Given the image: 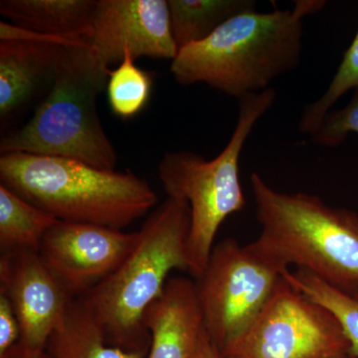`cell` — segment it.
I'll return each mask as SVG.
<instances>
[{"instance_id": "cell-1", "label": "cell", "mask_w": 358, "mask_h": 358, "mask_svg": "<svg viewBox=\"0 0 358 358\" xmlns=\"http://www.w3.org/2000/svg\"><path fill=\"white\" fill-rule=\"evenodd\" d=\"M326 3L296 0L293 9L233 16L206 39L180 49L171 74L183 86L203 83L238 99L266 91L300 65L303 18Z\"/></svg>"}, {"instance_id": "cell-2", "label": "cell", "mask_w": 358, "mask_h": 358, "mask_svg": "<svg viewBox=\"0 0 358 358\" xmlns=\"http://www.w3.org/2000/svg\"><path fill=\"white\" fill-rule=\"evenodd\" d=\"M261 232L251 245L282 268L296 266L334 288L358 294V214L317 195L281 192L250 178Z\"/></svg>"}, {"instance_id": "cell-3", "label": "cell", "mask_w": 358, "mask_h": 358, "mask_svg": "<svg viewBox=\"0 0 358 358\" xmlns=\"http://www.w3.org/2000/svg\"><path fill=\"white\" fill-rule=\"evenodd\" d=\"M190 207L167 197L147 219L136 246L117 270L79 298L110 345L148 352L143 315L162 294L173 270L189 272Z\"/></svg>"}, {"instance_id": "cell-4", "label": "cell", "mask_w": 358, "mask_h": 358, "mask_svg": "<svg viewBox=\"0 0 358 358\" xmlns=\"http://www.w3.org/2000/svg\"><path fill=\"white\" fill-rule=\"evenodd\" d=\"M0 185L59 221L122 230L159 202L145 179L79 160L22 152L0 157Z\"/></svg>"}, {"instance_id": "cell-5", "label": "cell", "mask_w": 358, "mask_h": 358, "mask_svg": "<svg viewBox=\"0 0 358 358\" xmlns=\"http://www.w3.org/2000/svg\"><path fill=\"white\" fill-rule=\"evenodd\" d=\"M110 71L86 42L66 45L50 92L25 124L2 138L1 155L65 157L115 171L117 152L96 110Z\"/></svg>"}, {"instance_id": "cell-6", "label": "cell", "mask_w": 358, "mask_h": 358, "mask_svg": "<svg viewBox=\"0 0 358 358\" xmlns=\"http://www.w3.org/2000/svg\"><path fill=\"white\" fill-rule=\"evenodd\" d=\"M275 96L270 88L239 99L236 127L229 143L213 159L180 150L167 152L160 160L159 176L164 192L190 207L187 257L189 274L195 279L206 266L220 226L246 206L239 178L240 157L257 122L273 107Z\"/></svg>"}, {"instance_id": "cell-7", "label": "cell", "mask_w": 358, "mask_h": 358, "mask_svg": "<svg viewBox=\"0 0 358 358\" xmlns=\"http://www.w3.org/2000/svg\"><path fill=\"white\" fill-rule=\"evenodd\" d=\"M286 270L251 243L228 238L213 247L194 285L205 331L222 352L262 312Z\"/></svg>"}, {"instance_id": "cell-8", "label": "cell", "mask_w": 358, "mask_h": 358, "mask_svg": "<svg viewBox=\"0 0 358 358\" xmlns=\"http://www.w3.org/2000/svg\"><path fill=\"white\" fill-rule=\"evenodd\" d=\"M228 358H338L350 343L333 313L282 277L251 326L222 352Z\"/></svg>"}, {"instance_id": "cell-9", "label": "cell", "mask_w": 358, "mask_h": 358, "mask_svg": "<svg viewBox=\"0 0 358 358\" xmlns=\"http://www.w3.org/2000/svg\"><path fill=\"white\" fill-rule=\"evenodd\" d=\"M138 232L58 221L45 235L39 254L73 299L96 288L128 258Z\"/></svg>"}, {"instance_id": "cell-10", "label": "cell", "mask_w": 358, "mask_h": 358, "mask_svg": "<svg viewBox=\"0 0 358 358\" xmlns=\"http://www.w3.org/2000/svg\"><path fill=\"white\" fill-rule=\"evenodd\" d=\"M86 42L108 67L126 53L173 61L179 51L166 0H96Z\"/></svg>"}, {"instance_id": "cell-11", "label": "cell", "mask_w": 358, "mask_h": 358, "mask_svg": "<svg viewBox=\"0 0 358 358\" xmlns=\"http://www.w3.org/2000/svg\"><path fill=\"white\" fill-rule=\"evenodd\" d=\"M0 292L13 303L20 341L45 350L47 341L64 319L73 299L38 252L13 250L0 257Z\"/></svg>"}, {"instance_id": "cell-12", "label": "cell", "mask_w": 358, "mask_h": 358, "mask_svg": "<svg viewBox=\"0 0 358 358\" xmlns=\"http://www.w3.org/2000/svg\"><path fill=\"white\" fill-rule=\"evenodd\" d=\"M0 121L4 124L48 95L66 45L75 43L0 22Z\"/></svg>"}, {"instance_id": "cell-13", "label": "cell", "mask_w": 358, "mask_h": 358, "mask_svg": "<svg viewBox=\"0 0 358 358\" xmlns=\"http://www.w3.org/2000/svg\"><path fill=\"white\" fill-rule=\"evenodd\" d=\"M150 336L147 358H195L204 331L194 282L169 278L143 315Z\"/></svg>"}, {"instance_id": "cell-14", "label": "cell", "mask_w": 358, "mask_h": 358, "mask_svg": "<svg viewBox=\"0 0 358 358\" xmlns=\"http://www.w3.org/2000/svg\"><path fill=\"white\" fill-rule=\"evenodd\" d=\"M96 3V0H1L0 14L28 31L86 42Z\"/></svg>"}, {"instance_id": "cell-15", "label": "cell", "mask_w": 358, "mask_h": 358, "mask_svg": "<svg viewBox=\"0 0 358 358\" xmlns=\"http://www.w3.org/2000/svg\"><path fill=\"white\" fill-rule=\"evenodd\" d=\"M48 358H147L148 352L110 345L80 299L70 303L64 319L45 346Z\"/></svg>"}, {"instance_id": "cell-16", "label": "cell", "mask_w": 358, "mask_h": 358, "mask_svg": "<svg viewBox=\"0 0 358 358\" xmlns=\"http://www.w3.org/2000/svg\"><path fill=\"white\" fill-rule=\"evenodd\" d=\"M169 21L178 50L210 36L233 16L255 10L254 0H169Z\"/></svg>"}, {"instance_id": "cell-17", "label": "cell", "mask_w": 358, "mask_h": 358, "mask_svg": "<svg viewBox=\"0 0 358 358\" xmlns=\"http://www.w3.org/2000/svg\"><path fill=\"white\" fill-rule=\"evenodd\" d=\"M59 220L0 185V250L40 251L42 241Z\"/></svg>"}, {"instance_id": "cell-18", "label": "cell", "mask_w": 358, "mask_h": 358, "mask_svg": "<svg viewBox=\"0 0 358 358\" xmlns=\"http://www.w3.org/2000/svg\"><path fill=\"white\" fill-rule=\"evenodd\" d=\"M282 277L296 291L327 308L338 320L350 343V355L358 357V294L334 288L305 270L282 272Z\"/></svg>"}, {"instance_id": "cell-19", "label": "cell", "mask_w": 358, "mask_h": 358, "mask_svg": "<svg viewBox=\"0 0 358 358\" xmlns=\"http://www.w3.org/2000/svg\"><path fill=\"white\" fill-rule=\"evenodd\" d=\"M129 53L108 79L107 93L110 109L115 117L129 120L140 115L147 107L152 96L154 76L152 73L136 65Z\"/></svg>"}, {"instance_id": "cell-20", "label": "cell", "mask_w": 358, "mask_h": 358, "mask_svg": "<svg viewBox=\"0 0 358 358\" xmlns=\"http://www.w3.org/2000/svg\"><path fill=\"white\" fill-rule=\"evenodd\" d=\"M358 88V30L352 44L343 54L338 69L324 95L315 102L308 103L301 112L299 121L301 134L312 136L324 117L331 112V108L348 92Z\"/></svg>"}, {"instance_id": "cell-21", "label": "cell", "mask_w": 358, "mask_h": 358, "mask_svg": "<svg viewBox=\"0 0 358 358\" xmlns=\"http://www.w3.org/2000/svg\"><path fill=\"white\" fill-rule=\"evenodd\" d=\"M350 133L358 134V88L353 91L350 103L343 109L329 113L310 138L315 145L338 148Z\"/></svg>"}, {"instance_id": "cell-22", "label": "cell", "mask_w": 358, "mask_h": 358, "mask_svg": "<svg viewBox=\"0 0 358 358\" xmlns=\"http://www.w3.org/2000/svg\"><path fill=\"white\" fill-rule=\"evenodd\" d=\"M20 341V327L13 303L0 292V357Z\"/></svg>"}, {"instance_id": "cell-23", "label": "cell", "mask_w": 358, "mask_h": 358, "mask_svg": "<svg viewBox=\"0 0 358 358\" xmlns=\"http://www.w3.org/2000/svg\"><path fill=\"white\" fill-rule=\"evenodd\" d=\"M195 358H228L209 338L206 331L202 333L201 338Z\"/></svg>"}, {"instance_id": "cell-24", "label": "cell", "mask_w": 358, "mask_h": 358, "mask_svg": "<svg viewBox=\"0 0 358 358\" xmlns=\"http://www.w3.org/2000/svg\"><path fill=\"white\" fill-rule=\"evenodd\" d=\"M0 358H48L45 350H33L18 341L15 345Z\"/></svg>"}, {"instance_id": "cell-25", "label": "cell", "mask_w": 358, "mask_h": 358, "mask_svg": "<svg viewBox=\"0 0 358 358\" xmlns=\"http://www.w3.org/2000/svg\"><path fill=\"white\" fill-rule=\"evenodd\" d=\"M338 358H358L357 357H352V355H345V357H338Z\"/></svg>"}]
</instances>
